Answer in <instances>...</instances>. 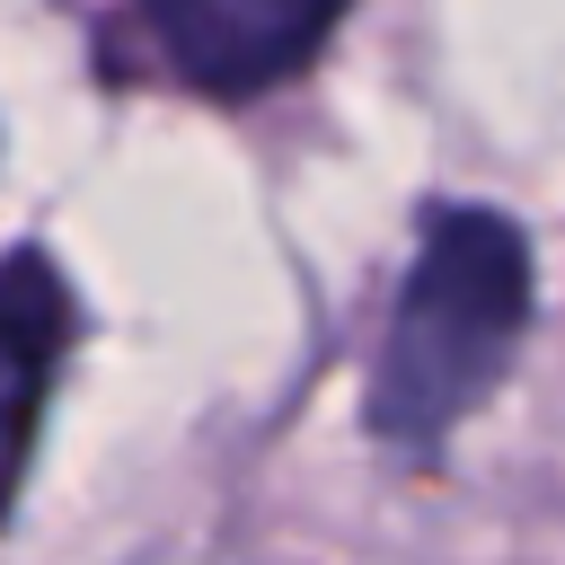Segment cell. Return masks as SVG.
Returning a JSON list of instances; mask_svg holds the SVG:
<instances>
[{
    "mask_svg": "<svg viewBox=\"0 0 565 565\" xmlns=\"http://www.w3.org/2000/svg\"><path fill=\"white\" fill-rule=\"evenodd\" d=\"M521 327H530V238L486 203H441L415 238L406 291L388 309L362 388L371 433L406 459L441 450L450 424L503 380Z\"/></svg>",
    "mask_w": 565,
    "mask_h": 565,
    "instance_id": "cell-1",
    "label": "cell"
},
{
    "mask_svg": "<svg viewBox=\"0 0 565 565\" xmlns=\"http://www.w3.org/2000/svg\"><path fill=\"white\" fill-rule=\"evenodd\" d=\"M353 0H124V62L194 97L282 88Z\"/></svg>",
    "mask_w": 565,
    "mask_h": 565,
    "instance_id": "cell-2",
    "label": "cell"
},
{
    "mask_svg": "<svg viewBox=\"0 0 565 565\" xmlns=\"http://www.w3.org/2000/svg\"><path fill=\"white\" fill-rule=\"evenodd\" d=\"M71 282L53 274L44 247H18L0 265V512L26 477V450H35V424H44V397L62 380V353H71Z\"/></svg>",
    "mask_w": 565,
    "mask_h": 565,
    "instance_id": "cell-3",
    "label": "cell"
}]
</instances>
